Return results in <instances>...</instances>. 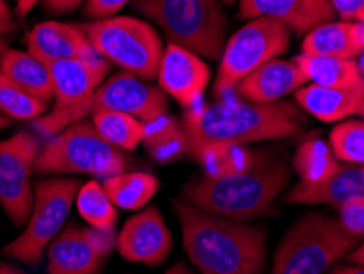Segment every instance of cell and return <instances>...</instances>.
<instances>
[{
  "instance_id": "obj_21",
  "label": "cell",
  "mask_w": 364,
  "mask_h": 274,
  "mask_svg": "<svg viewBox=\"0 0 364 274\" xmlns=\"http://www.w3.org/2000/svg\"><path fill=\"white\" fill-rule=\"evenodd\" d=\"M363 51L356 21H328L309 31L302 41V53L310 56L356 59Z\"/></svg>"
},
{
  "instance_id": "obj_37",
  "label": "cell",
  "mask_w": 364,
  "mask_h": 274,
  "mask_svg": "<svg viewBox=\"0 0 364 274\" xmlns=\"http://www.w3.org/2000/svg\"><path fill=\"white\" fill-rule=\"evenodd\" d=\"M330 274H364V266L348 265V266H335Z\"/></svg>"
},
{
  "instance_id": "obj_44",
  "label": "cell",
  "mask_w": 364,
  "mask_h": 274,
  "mask_svg": "<svg viewBox=\"0 0 364 274\" xmlns=\"http://www.w3.org/2000/svg\"><path fill=\"white\" fill-rule=\"evenodd\" d=\"M358 21H364V10L361 12V15H360V19H358Z\"/></svg>"
},
{
  "instance_id": "obj_18",
  "label": "cell",
  "mask_w": 364,
  "mask_h": 274,
  "mask_svg": "<svg viewBox=\"0 0 364 274\" xmlns=\"http://www.w3.org/2000/svg\"><path fill=\"white\" fill-rule=\"evenodd\" d=\"M309 84L297 63L274 58L240 80L233 94L251 104H276L287 94Z\"/></svg>"
},
{
  "instance_id": "obj_17",
  "label": "cell",
  "mask_w": 364,
  "mask_h": 274,
  "mask_svg": "<svg viewBox=\"0 0 364 274\" xmlns=\"http://www.w3.org/2000/svg\"><path fill=\"white\" fill-rule=\"evenodd\" d=\"M26 48L28 53L48 66L63 59L95 61L102 58L81 26L61 23V21H43L35 25L26 33Z\"/></svg>"
},
{
  "instance_id": "obj_45",
  "label": "cell",
  "mask_w": 364,
  "mask_h": 274,
  "mask_svg": "<svg viewBox=\"0 0 364 274\" xmlns=\"http://www.w3.org/2000/svg\"><path fill=\"white\" fill-rule=\"evenodd\" d=\"M361 117H363V120H364V112H363V115H361Z\"/></svg>"
},
{
  "instance_id": "obj_1",
  "label": "cell",
  "mask_w": 364,
  "mask_h": 274,
  "mask_svg": "<svg viewBox=\"0 0 364 274\" xmlns=\"http://www.w3.org/2000/svg\"><path fill=\"white\" fill-rule=\"evenodd\" d=\"M305 122V115L292 102L263 105L227 95L215 104L187 112L182 127L187 153L207 166L232 148L297 135Z\"/></svg>"
},
{
  "instance_id": "obj_26",
  "label": "cell",
  "mask_w": 364,
  "mask_h": 274,
  "mask_svg": "<svg viewBox=\"0 0 364 274\" xmlns=\"http://www.w3.org/2000/svg\"><path fill=\"white\" fill-rule=\"evenodd\" d=\"M340 168L330 143L322 138H309L297 147L294 154V169L302 184H318L328 179Z\"/></svg>"
},
{
  "instance_id": "obj_6",
  "label": "cell",
  "mask_w": 364,
  "mask_h": 274,
  "mask_svg": "<svg viewBox=\"0 0 364 274\" xmlns=\"http://www.w3.org/2000/svg\"><path fill=\"white\" fill-rule=\"evenodd\" d=\"M358 243L361 240L348 233L338 218L309 214L284 235L271 274H323Z\"/></svg>"
},
{
  "instance_id": "obj_31",
  "label": "cell",
  "mask_w": 364,
  "mask_h": 274,
  "mask_svg": "<svg viewBox=\"0 0 364 274\" xmlns=\"http://www.w3.org/2000/svg\"><path fill=\"white\" fill-rule=\"evenodd\" d=\"M338 209L340 223L343 225L348 233L361 240L364 236V197L353 199L350 202L341 204Z\"/></svg>"
},
{
  "instance_id": "obj_23",
  "label": "cell",
  "mask_w": 364,
  "mask_h": 274,
  "mask_svg": "<svg viewBox=\"0 0 364 274\" xmlns=\"http://www.w3.org/2000/svg\"><path fill=\"white\" fill-rule=\"evenodd\" d=\"M310 84L331 89L364 88L363 71L355 59L299 55L294 58Z\"/></svg>"
},
{
  "instance_id": "obj_10",
  "label": "cell",
  "mask_w": 364,
  "mask_h": 274,
  "mask_svg": "<svg viewBox=\"0 0 364 274\" xmlns=\"http://www.w3.org/2000/svg\"><path fill=\"white\" fill-rule=\"evenodd\" d=\"M110 68L112 64L104 56L95 61L63 59L50 64L55 105L51 112L31 120L36 133L40 137L51 138L63 128L79 122L82 107L104 84Z\"/></svg>"
},
{
  "instance_id": "obj_25",
  "label": "cell",
  "mask_w": 364,
  "mask_h": 274,
  "mask_svg": "<svg viewBox=\"0 0 364 274\" xmlns=\"http://www.w3.org/2000/svg\"><path fill=\"white\" fill-rule=\"evenodd\" d=\"M102 186L115 207L136 211L156 196L159 182L148 173H120L107 177Z\"/></svg>"
},
{
  "instance_id": "obj_33",
  "label": "cell",
  "mask_w": 364,
  "mask_h": 274,
  "mask_svg": "<svg viewBox=\"0 0 364 274\" xmlns=\"http://www.w3.org/2000/svg\"><path fill=\"white\" fill-rule=\"evenodd\" d=\"M335 12L343 21H358L364 10V0H330Z\"/></svg>"
},
{
  "instance_id": "obj_12",
  "label": "cell",
  "mask_w": 364,
  "mask_h": 274,
  "mask_svg": "<svg viewBox=\"0 0 364 274\" xmlns=\"http://www.w3.org/2000/svg\"><path fill=\"white\" fill-rule=\"evenodd\" d=\"M107 110L123 112L148 123L168 112V98L158 85L144 83L133 73L122 71L104 80L82 107L79 120Z\"/></svg>"
},
{
  "instance_id": "obj_36",
  "label": "cell",
  "mask_w": 364,
  "mask_h": 274,
  "mask_svg": "<svg viewBox=\"0 0 364 274\" xmlns=\"http://www.w3.org/2000/svg\"><path fill=\"white\" fill-rule=\"evenodd\" d=\"M40 0H15V4H17V15L20 19H25L26 15H28L31 10L35 9V5L38 4Z\"/></svg>"
},
{
  "instance_id": "obj_3",
  "label": "cell",
  "mask_w": 364,
  "mask_h": 274,
  "mask_svg": "<svg viewBox=\"0 0 364 274\" xmlns=\"http://www.w3.org/2000/svg\"><path fill=\"white\" fill-rule=\"evenodd\" d=\"M291 182V171L279 159L258 157L251 168L227 176L191 179L182 189V201L202 212L237 222L272 214L274 201Z\"/></svg>"
},
{
  "instance_id": "obj_19",
  "label": "cell",
  "mask_w": 364,
  "mask_h": 274,
  "mask_svg": "<svg viewBox=\"0 0 364 274\" xmlns=\"http://www.w3.org/2000/svg\"><path fill=\"white\" fill-rule=\"evenodd\" d=\"M364 197V163L340 164L333 176L318 184L294 186L289 194L284 197L287 204H328L338 207L341 204L350 202L353 199Z\"/></svg>"
},
{
  "instance_id": "obj_43",
  "label": "cell",
  "mask_w": 364,
  "mask_h": 274,
  "mask_svg": "<svg viewBox=\"0 0 364 274\" xmlns=\"http://www.w3.org/2000/svg\"><path fill=\"white\" fill-rule=\"evenodd\" d=\"M222 2H225L227 5H232V4H235V0H222Z\"/></svg>"
},
{
  "instance_id": "obj_40",
  "label": "cell",
  "mask_w": 364,
  "mask_h": 274,
  "mask_svg": "<svg viewBox=\"0 0 364 274\" xmlns=\"http://www.w3.org/2000/svg\"><path fill=\"white\" fill-rule=\"evenodd\" d=\"M0 274H25V273L21 271L18 266L10 265V263L0 261Z\"/></svg>"
},
{
  "instance_id": "obj_34",
  "label": "cell",
  "mask_w": 364,
  "mask_h": 274,
  "mask_svg": "<svg viewBox=\"0 0 364 274\" xmlns=\"http://www.w3.org/2000/svg\"><path fill=\"white\" fill-rule=\"evenodd\" d=\"M82 2H85V0H43V5H45L48 12L63 15L76 10Z\"/></svg>"
},
{
  "instance_id": "obj_38",
  "label": "cell",
  "mask_w": 364,
  "mask_h": 274,
  "mask_svg": "<svg viewBox=\"0 0 364 274\" xmlns=\"http://www.w3.org/2000/svg\"><path fill=\"white\" fill-rule=\"evenodd\" d=\"M348 261L351 263V265H358V266H364V240L361 241V245L358 246L356 250H353L350 256H346Z\"/></svg>"
},
{
  "instance_id": "obj_24",
  "label": "cell",
  "mask_w": 364,
  "mask_h": 274,
  "mask_svg": "<svg viewBox=\"0 0 364 274\" xmlns=\"http://www.w3.org/2000/svg\"><path fill=\"white\" fill-rule=\"evenodd\" d=\"M143 144L149 157L159 164H168L187 153V135L182 123L168 112L144 123Z\"/></svg>"
},
{
  "instance_id": "obj_47",
  "label": "cell",
  "mask_w": 364,
  "mask_h": 274,
  "mask_svg": "<svg viewBox=\"0 0 364 274\" xmlns=\"http://www.w3.org/2000/svg\"><path fill=\"white\" fill-rule=\"evenodd\" d=\"M0 36H2V35H0Z\"/></svg>"
},
{
  "instance_id": "obj_28",
  "label": "cell",
  "mask_w": 364,
  "mask_h": 274,
  "mask_svg": "<svg viewBox=\"0 0 364 274\" xmlns=\"http://www.w3.org/2000/svg\"><path fill=\"white\" fill-rule=\"evenodd\" d=\"M76 204L79 216L89 223V227L102 230V232H115L119 214L100 182L89 181L81 186Z\"/></svg>"
},
{
  "instance_id": "obj_14",
  "label": "cell",
  "mask_w": 364,
  "mask_h": 274,
  "mask_svg": "<svg viewBox=\"0 0 364 274\" xmlns=\"http://www.w3.org/2000/svg\"><path fill=\"white\" fill-rule=\"evenodd\" d=\"M117 250L123 260L158 266L173 250V235L158 207H146L130 217L117 235Z\"/></svg>"
},
{
  "instance_id": "obj_29",
  "label": "cell",
  "mask_w": 364,
  "mask_h": 274,
  "mask_svg": "<svg viewBox=\"0 0 364 274\" xmlns=\"http://www.w3.org/2000/svg\"><path fill=\"white\" fill-rule=\"evenodd\" d=\"M0 114L15 120H35L48 114V102L33 98L0 76Z\"/></svg>"
},
{
  "instance_id": "obj_9",
  "label": "cell",
  "mask_w": 364,
  "mask_h": 274,
  "mask_svg": "<svg viewBox=\"0 0 364 274\" xmlns=\"http://www.w3.org/2000/svg\"><path fill=\"white\" fill-rule=\"evenodd\" d=\"M291 46V30L272 19H253L230 36L213 84L215 98L232 94L240 80L255 69L284 55Z\"/></svg>"
},
{
  "instance_id": "obj_2",
  "label": "cell",
  "mask_w": 364,
  "mask_h": 274,
  "mask_svg": "<svg viewBox=\"0 0 364 274\" xmlns=\"http://www.w3.org/2000/svg\"><path fill=\"white\" fill-rule=\"evenodd\" d=\"M184 248L200 274H263L264 228L202 212L184 201L174 202Z\"/></svg>"
},
{
  "instance_id": "obj_4",
  "label": "cell",
  "mask_w": 364,
  "mask_h": 274,
  "mask_svg": "<svg viewBox=\"0 0 364 274\" xmlns=\"http://www.w3.org/2000/svg\"><path fill=\"white\" fill-rule=\"evenodd\" d=\"M135 10L153 20L169 43L208 61L227 45V17L218 0H135Z\"/></svg>"
},
{
  "instance_id": "obj_7",
  "label": "cell",
  "mask_w": 364,
  "mask_h": 274,
  "mask_svg": "<svg viewBox=\"0 0 364 274\" xmlns=\"http://www.w3.org/2000/svg\"><path fill=\"white\" fill-rule=\"evenodd\" d=\"M99 55L144 80L158 78L164 48L161 36L144 20L112 17L81 26Z\"/></svg>"
},
{
  "instance_id": "obj_15",
  "label": "cell",
  "mask_w": 364,
  "mask_h": 274,
  "mask_svg": "<svg viewBox=\"0 0 364 274\" xmlns=\"http://www.w3.org/2000/svg\"><path fill=\"white\" fill-rule=\"evenodd\" d=\"M208 80L210 68L203 58L173 43L164 48L158 83L166 95H171L182 107H194L208 88Z\"/></svg>"
},
{
  "instance_id": "obj_42",
  "label": "cell",
  "mask_w": 364,
  "mask_h": 274,
  "mask_svg": "<svg viewBox=\"0 0 364 274\" xmlns=\"http://www.w3.org/2000/svg\"><path fill=\"white\" fill-rule=\"evenodd\" d=\"M7 50H9V45H7V41L0 38V63H2V58H4L5 53H7Z\"/></svg>"
},
{
  "instance_id": "obj_16",
  "label": "cell",
  "mask_w": 364,
  "mask_h": 274,
  "mask_svg": "<svg viewBox=\"0 0 364 274\" xmlns=\"http://www.w3.org/2000/svg\"><path fill=\"white\" fill-rule=\"evenodd\" d=\"M243 20L272 19L296 33L307 35L336 19L330 0H240Z\"/></svg>"
},
{
  "instance_id": "obj_30",
  "label": "cell",
  "mask_w": 364,
  "mask_h": 274,
  "mask_svg": "<svg viewBox=\"0 0 364 274\" xmlns=\"http://www.w3.org/2000/svg\"><path fill=\"white\" fill-rule=\"evenodd\" d=\"M330 147L338 161L364 163V120L340 122L330 133Z\"/></svg>"
},
{
  "instance_id": "obj_22",
  "label": "cell",
  "mask_w": 364,
  "mask_h": 274,
  "mask_svg": "<svg viewBox=\"0 0 364 274\" xmlns=\"http://www.w3.org/2000/svg\"><path fill=\"white\" fill-rule=\"evenodd\" d=\"M0 76L23 89L36 99L50 104L53 99V80L50 66L28 51L7 50L0 63Z\"/></svg>"
},
{
  "instance_id": "obj_35",
  "label": "cell",
  "mask_w": 364,
  "mask_h": 274,
  "mask_svg": "<svg viewBox=\"0 0 364 274\" xmlns=\"http://www.w3.org/2000/svg\"><path fill=\"white\" fill-rule=\"evenodd\" d=\"M14 28V15L10 12L7 2H5V0H0V35L9 33V31H12Z\"/></svg>"
},
{
  "instance_id": "obj_5",
  "label": "cell",
  "mask_w": 364,
  "mask_h": 274,
  "mask_svg": "<svg viewBox=\"0 0 364 274\" xmlns=\"http://www.w3.org/2000/svg\"><path fill=\"white\" fill-rule=\"evenodd\" d=\"M128 159L120 148L100 135L92 120L74 122L43 143L35 173L107 177L125 173Z\"/></svg>"
},
{
  "instance_id": "obj_13",
  "label": "cell",
  "mask_w": 364,
  "mask_h": 274,
  "mask_svg": "<svg viewBox=\"0 0 364 274\" xmlns=\"http://www.w3.org/2000/svg\"><path fill=\"white\" fill-rule=\"evenodd\" d=\"M115 246V232L71 223L48 245L46 274H100Z\"/></svg>"
},
{
  "instance_id": "obj_46",
  "label": "cell",
  "mask_w": 364,
  "mask_h": 274,
  "mask_svg": "<svg viewBox=\"0 0 364 274\" xmlns=\"http://www.w3.org/2000/svg\"><path fill=\"white\" fill-rule=\"evenodd\" d=\"M363 76H364V71H363Z\"/></svg>"
},
{
  "instance_id": "obj_8",
  "label": "cell",
  "mask_w": 364,
  "mask_h": 274,
  "mask_svg": "<svg viewBox=\"0 0 364 274\" xmlns=\"http://www.w3.org/2000/svg\"><path fill=\"white\" fill-rule=\"evenodd\" d=\"M81 189V181L51 177L35 184V202L25 230L2 248V255L25 265L36 266L46 246L61 232L71 206Z\"/></svg>"
},
{
  "instance_id": "obj_32",
  "label": "cell",
  "mask_w": 364,
  "mask_h": 274,
  "mask_svg": "<svg viewBox=\"0 0 364 274\" xmlns=\"http://www.w3.org/2000/svg\"><path fill=\"white\" fill-rule=\"evenodd\" d=\"M128 2L130 0H85L84 14L92 21L107 20L119 14Z\"/></svg>"
},
{
  "instance_id": "obj_27",
  "label": "cell",
  "mask_w": 364,
  "mask_h": 274,
  "mask_svg": "<svg viewBox=\"0 0 364 274\" xmlns=\"http://www.w3.org/2000/svg\"><path fill=\"white\" fill-rule=\"evenodd\" d=\"M94 127L107 142L123 152H135L144 138V123L123 112H97L90 115Z\"/></svg>"
},
{
  "instance_id": "obj_39",
  "label": "cell",
  "mask_w": 364,
  "mask_h": 274,
  "mask_svg": "<svg viewBox=\"0 0 364 274\" xmlns=\"http://www.w3.org/2000/svg\"><path fill=\"white\" fill-rule=\"evenodd\" d=\"M164 274H196V273L192 271L191 268L186 265V263L179 261V263H176V265H174L173 268H169V270L166 271Z\"/></svg>"
},
{
  "instance_id": "obj_41",
  "label": "cell",
  "mask_w": 364,
  "mask_h": 274,
  "mask_svg": "<svg viewBox=\"0 0 364 274\" xmlns=\"http://www.w3.org/2000/svg\"><path fill=\"white\" fill-rule=\"evenodd\" d=\"M358 26V38H360L361 46L364 48V21H356Z\"/></svg>"
},
{
  "instance_id": "obj_11",
  "label": "cell",
  "mask_w": 364,
  "mask_h": 274,
  "mask_svg": "<svg viewBox=\"0 0 364 274\" xmlns=\"http://www.w3.org/2000/svg\"><path fill=\"white\" fill-rule=\"evenodd\" d=\"M41 148L40 135L28 130L0 139V204L15 227L26 225L33 209L31 176Z\"/></svg>"
},
{
  "instance_id": "obj_20",
  "label": "cell",
  "mask_w": 364,
  "mask_h": 274,
  "mask_svg": "<svg viewBox=\"0 0 364 274\" xmlns=\"http://www.w3.org/2000/svg\"><path fill=\"white\" fill-rule=\"evenodd\" d=\"M294 99L305 112L325 123L363 115L364 112V88L331 89L317 84H305L296 90Z\"/></svg>"
}]
</instances>
